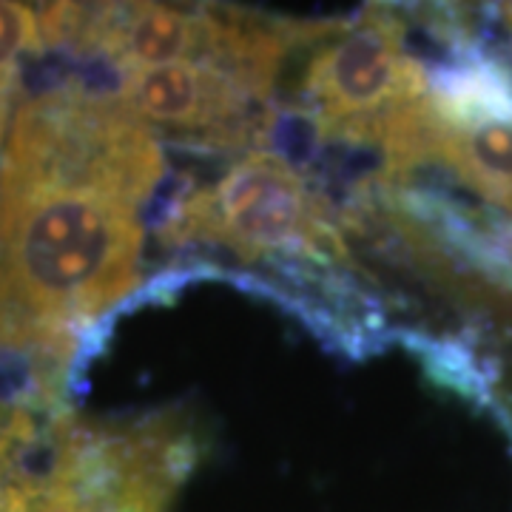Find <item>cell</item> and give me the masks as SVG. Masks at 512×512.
<instances>
[{"mask_svg":"<svg viewBox=\"0 0 512 512\" xmlns=\"http://www.w3.org/2000/svg\"><path fill=\"white\" fill-rule=\"evenodd\" d=\"M163 183V151L120 94L66 80L23 100L0 185H80L143 205Z\"/></svg>","mask_w":512,"mask_h":512,"instance_id":"obj_1","label":"cell"},{"mask_svg":"<svg viewBox=\"0 0 512 512\" xmlns=\"http://www.w3.org/2000/svg\"><path fill=\"white\" fill-rule=\"evenodd\" d=\"M165 242H214L248 262L262 256L345 259L330 205L285 157L248 151L220 180L174 202Z\"/></svg>","mask_w":512,"mask_h":512,"instance_id":"obj_2","label":"cell"},{"mask_svg":"<svg viewBox=\"0 0 512 512\" xmlns=\"http://www.w3.org/2000/svg\"><path fill=\"white\" fill-rule=\"evenodd\" d=\"M421 97H427V72L404 52L402 23L384 9H370L330 35L305 74L316 131L362 146H376L387 117Z\"/></svg>","mask_w":512,"mask_h":512,"instance_id":"obj_3","label":"cell"},{"mask_svg":"<svg viewBox=\"0 0 512 512\" xmlns=\"http://www.w3.org/2000/svg\"><path fill=\"white\" fill-rule=\"evenodd\" d=\"M117 94L146 126L171 128L208 146H248L271 128L265 100L208 63L128 69L120 72Z\"/></svg>","mask_w":512,"mask_h":512,"instance_id":"obj_4","label":"cell"},{"mask_svg":"<svg viewBox=\"0 0 512 512\" xmlns=\"http://www.w3.org/2000/svg\"><path fill=\"white\" fill-rule=\"evenodd\" d=\"M441 123L453 128L512 123V72L490 57H461L427 80Z\"/></svg>","mask_w":512,"mask_h":512,"instance_id":"obj_5","label":"cell"},{"mask_svg":"<svg viewBox=\"0 0 512 512\" xmlns=\"http://www.w3.org/2000/svg\"><path fill=\"white\" fill-rule=\"evenodd\" d=\"M481 197L512 214V123L453 128L441 123L436 157Z\"/></svg>","mask_w":512,"mask_h":512,"instance_id":"obj_6","label":"cell"},{"mask_svg":"<svg viewBox=\"0 0 512 512\" xmlns=\"http://www.w3.org/2000/svg\"><path fill=\"white\" fill-rule=\"evenodd\" d=\"M40 52L43 40L37 32L35 6L0 0V106H12L20 63Z\"/></svg>","mask_w":512,"mask_h":512,"instance_id":"obj_7","label":"cell"}]
</instances>
